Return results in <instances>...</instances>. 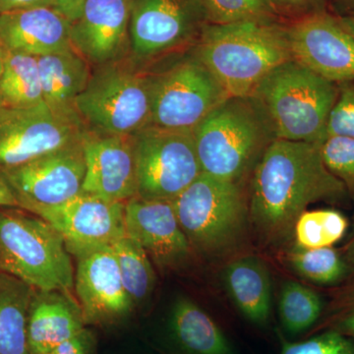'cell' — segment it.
<instances>
[{"instance_id": "1", "label": "cell", "mask_w": 354, "mask_h": 354, "mask_svg": "<svg viewBox=\"0 0 354 354\" xmlns=\"http://www.w3.org/2000/svg\"><path fill=\"white\" fill-rule=\"evenodd\" d=\"M321 146L276 140L254 169L248 181L249 221L262 245L288 244L297 218L310 205L348 197L344 184L326 167Z\"/></svg>"}, {"instance_id": "2", "label": "cell", "mask_w": 354, "mask_h": 354, "mask_svg": "<svg viewBox=\"0 0 354 354\" xmlns=\"http://www.w3.org/2000/svg\"><path fill=\"white\" fill-rule=\"evenodd\" d=\"M202 174L248 184L276 140V128L255 95L228 97L192 130Z\"/></svg>"}, {"instance_id": "3", "label": "cell", "mask_w": 354, "mask_h": 354, "mask_svg": "<svg viewBox=\"0 0 354 354\" xmlns=\"http://www.w3.org/2000/svg\"><path fill=\"white\" fill-rule=\"evenodd\" d=\"M193 50L228 97L252 95L272 71L293 59L281 21L208 24Z\"/></svg>"}, {"instance_id": "4", "label": "cell", "mask_w": 354, "mask_h": 354, "mask_svg": "<svg viewBox=\"0 0 354 354\" xmlns=\"http://www.w3.org/2000/svg\"><path fill=\"white\" fill-rule=\"evenodd\" d=\"M171 203L192 249L211 257L234 252L250 228L248 184L201 174Z\"/></svg>"}, {"instance_id": "5", "label": "cell", "mask_w": 354, "mask_h": 354, "mask_svg": "<svg viewBox=\"0 0 354 354\" xmlns=\"http://www.w3.org/2000/svg\"><path fill=\"white\" fill-rule=\"evenodd\" d=\"M252 95L271 116L278 139L323 143L339 85L291 59L266 77Z\"/></svg>"}, {"instance_id": "6", "label": "cell", "mask_w": 354, "mask_h": 354, "mask_svg": "<svg viewBox=\"0 0 354 354\" xmlns=\"http://www.w3.org/2000/svg\"><path fill=\"white\" fill-rule=\"evenodd\" d=\"M0 272L39 291H70L73 266L64 239L43 218L0 209Z\"/></svg>"}, {"instance_id": "7", "label": "cell", "mask_w": 354, "mask_h": 354, "mask_svg": "<svg viewBox=\"0 0 354 354\" xmlns=\"http://www.w3.org/2000/svg\"><path fill=\"white\" fill-rule=\"evenodd\" d=\"M76 111L88 131L132 136L151 125L150 74L122 59L100 65L79 95Z\"/></svg>"}, {"instance_id": "8", "label": "cell", "mask_w": 354, "mask_h": 354, "mask_svg": "<svg viewBox=\"0 0 354 354\" xmlns=\"http://www.w3.org/2000/svg\"><path fill=\"white\" fill-rule=\"evenodd\" d=\"M149 74L151 125L155 127L192 131L228 97L193 48L165 69Z\"/></svg>"}, {"instance_id": "9", "label": "cell", "mask_w": 354, "mask_h": 354, "mask_svg": "<svg viewBox=\"0 0 354 354\" xmlns=\"http://www.w3.org/2000/svg\"><path fill=\"white\" fill-rule=\"evenodd\" d=\"M137 195L172 202L202 174L189 130L148 125L131 136Z\"/></svg>"}, {"instance_id": "10", "label": "cell", "mask_w": 354, "mask_h": 354, "mask_svg": "<svg viewBox=\"0 0 354 354\" xmlns=\"http://www.w3.org/2000/svg\"><path fill=\"white\" fill-rule=\"evenodd\" d=\"M209 24L201 0H130V50L152 62L194 48Z\"/></svg>"}, {"instance_id": "11", "label": "cell", "mask_w": 354, "mask_h": 354, "mask_svg": "<svg viewBox=\"0 0 354 354\" xmlns=\"http://www.w3.org/2000/svg\"><path fill=\"white\" fill-rule=\"evenodd\" d=\"M55 228L77 260L111 247L127 236L125 203L111 202L81 192L53 207L30 209Z\"/></svg>"}, {"instance_id": "12", "label": "cell", "mask_w": 354, "mask_h": 354, "mask_svg": "<svg viewBox=\"0 0 354 354\" xmlns=\"http://www.w3.org/2000/svg\"><path fill=\"white\" fill-rule=\"evenodd\" d=\"M84 131L82 123L57 115L46 104L0 106V171L77 143Z\"/></svg>"}, {"instance_id": "13", "label": "cell", "mask_w": 354, "mask_h": 354, "mask_svg": "<svg viewBox=\"0 0 354 354\" xmlns=\"http://www.w3.org/2000/svg\"><path fill=\"white\" fill-rule=\"evenodd\" d=\"M86 164L82 140L18 167L2 169L19 208L53 207L82 192Z\"/></svg>"}, {"instance_id": "14", "label": "cell", "mask_w": 354, "mask_h": 354, "mask_svg": "<svg viewBox=\"0 0 354 354\" xmlns=\"http://www.w3.org/2000/svg\"><path fill=\"white\" fill-rule=\"evenodd\" d=\"M293 60L330 82L354 81V39L323 10L285 23Z\"/></svg>"}, {"instance_id": "15", "label": "cell", "mask_w": 354, "mask_h": 354, "mask_svg": "<svg viewBox=\"0 0 354 354\" xmlns=\"http://www.w3.org/2000/svg\"><path fill=\"white\" fill-rule=\"evenodd\" d=\"M86 172L82 192L111 202L137 195L131 136L104 135L85 129L82 137Z\"/></svg>"}, {"instance_id": "16", "label": "cell", "mask_w": 354, "mask_h": 354, "mask_svg": "<svg viewBox=\"0 0 354 354\" xmlns=\"http://www.w3.org/2000/svg\"><path fill=\"white\" fill-rule=\"evenodd\" d=\"M74 286L86 326L120 322L135 307L123 286L111 247L78 260Z\"/></svg>"}, {"instance_id": "17", "label": "cell", "mask_w": 354, "mask_h": 354, "mask_svg": "<svg viewBox=\"0 0 354 354\" xmlns=\"http://www.w3.org/2000/svg\"><path fill=\"white\" fill-rule=\"evenodd\" d=\"M125 230L162 269L178 267L190 257L192 247L171 202L132 197L125 202Z\"/></svg>"}, {"instance_id": "18", "label": "cell", "mask_w": 354, "mask_h": 354, "mask_svg": "<svg viewBox=\"0 0 354 354\" xmlns=\"http://www.w3.org/2000/svg\"><path fill=\"white\" fill-rule=\"evenodd\" d=\"M130 0H86L70 26L74 50L100 66L122 59L130 48Z\"/></svg>"}, {"instance_id": "19", "label": "cell", "mask_w": 354, "mask_h": 354, "mask_svg": "<svg viewBox=\"0 0 354 354\" xmlns=\"http://www.w3.org/2000/svg\"><path fill=\"white\" fill-rule=\"evenodd\" d=\"M69 22L53 7L0 14V46L6 53L39 57L73 48Z\"/></svg>"}, {"instance_id": "20", "label": "cell", "mask_w": 354, "mask_h": 354, "mask_svg": "<svg viewBox=\"0 0 354 354\" xmlns=\"http://www.w3.org/2000/svg\"><path fill=\"white\" fill-rule=\"evenodd\" d=\"M85 327L80 305L69 291L36 290L28 313V351L48 354Z\"/></svg>"}, {"instance_id": "21", "label": "cell", "mask_w": 354, "mask_h": 354, "mask_svg": "<svg viewBox=\"0 0 354 354\" xmlns=\"http://www.w3.org/2000/svg\"><path fill=\"white\" fill-rule=\"evenodd\" d=\"M37 58L44 104L57 115L82 123L76 101L92 74L90 64L73 48Z\"/></svg>"}, {"instance_id": "22", "label": "cell", "mask_w": 354, "mask_h": 354, "mask_svg": "<svg viewBox=\"0 0 354 354\" xmlns=\"http://www.w3.org/2000/svg\"><path fill=\"white\" fill-rule=\"evenodd\" d=\"M223 283L242 315L256 325L269 321L272 283L264 261L254 255L234 258L223 271Z\"/></svg>"}, {"instance_id": "23", "label": "cell", "mask_w": 354, "mask_h": 354, "mask_svg": "<svg viewBox=\"0 0 354 354\" xmlns=\"http://www.w3.org/2000/svg\"><path fill=\"white\" fill-rule=\"evenodd\" d=\"M169 326L177 344L187 354H234L215 321L188 298L174 304Z\"/></svg>"}, {"instance_id": "24", "label": "cell", "mask_w": 354, "mask_h": 354, "mask_svg": "<svg viewBox=\"0 0 354 354\" xmlns=\"http://www.w3.org/2000/svg\"><path fill=\"white\" fill-rule=\"evenodd\" d=\"M36 290L0 272V354H29L27 321Z\"/></svg>"}, {"instance_id": "25", "label": "cell", "mask_w": 354, "mask_h": 354, "mask_svg": "<svg viewBox=\"0 0 354 354\" xmlns=\"http://www.w3.org/2000/svg\"><path fill=\"white\" fill-rule=\"evenodd\" d=\"M44 104L38 58L20 53H6L0 76V104L32 108Z\"/></svg>"}, {"instance_id": "26", "label": "cell", "mask_w": 354, "mask_h": 354, "mask_svg": "<svg viewBox=\"0 0 354 354\" xmlns=\"http://www.w3.org/2000/svg\"><path fill=\"white\" fill-rule=\"evenodd\" d=\"M113 251L118 260L121 279L134 306L149 299L156 286V274L150 257L128 236L115 242Z\"/></svg>"}, {"instance_id": "27", "label": "cell", "mask_w": 354, "mask_h": 354, "mask_svg": "<svg viewBox=\"0 0 354 354\" xmlns=\"http://www.w3.org/2000/svg\"><path fill=\"white\" fill-rule=\"evenodd\" d=\"M286 262L301 278L319 286L341 283L351 272V265L333 247L288 251Z\"/></svg>"}, {"instance_id": "28", "label": "cell", "mask_w": 354, "mask_h": 354, "mask_svg": "<svg viewBox=\"0 0 354 354\" xmlns=\"http://www.w3.org/2000/svg\"><path fill=\"white\" fill-rule=\"evenodd\" d=\"M348 221L341 212L332 209L305 211L293 228L295 249L332 247L348 230Z\"/></svg>"}, {"instance_id": "29", "label": "cell", "mask_w": 354, "mask_h": 354, "mask_svg": "<svg viewBox=\"0 0 354 354\" xmlns=\"http://www.w3.org/2000/svg\"><path fill=\"white\" fill-rule=\"evenodd\" d=\"M323 304L315 291L297 283L286 281L279 292V318L286 330L297 335L309 329L322 313Z\"/></svg>"}, {"instance_id": "30", "label": "cell", "mask_w": 354, "mask_h": 354, "mask_svg": "<svg viewBox=\"0 0 354 354\" xmlns=\"http://www.w3.org/2000/svg\"><path fill=\"white\" fill-rule=\"evenodd\" d=\"M209 24L281 21L269 0H201ZM283 22V21H281Z\"/></svg>"}, {"instance_id": "31", "label": "cell", "mask_w": 354, "mask_h": 354, "mask_svg": "<svg viewBox=\"0 0 354 354\" xmlns=\"http://www.w3.org/2000/svg\"><path fill=\"white\" fill-rule=\"evenodd\" d=\"M321 150L326 167L344 184L348 196L354 202V139L327 137Z\"/></svg>"}, {"instance_id": "32", "label": "cell", "mask_w": 354, "mask_h": 354, "mask_svg": "<svg viewBox=\"0 0 354 354\" xmlns=\"http://www.w3.org/2000/svg\"><path fill=\"white\" fill-rule=\"evenodd\" d=\"M279 354H354V339L332 330L305 342H283Z\"/></svg>"}, {"instance_id": "33", "label": "cell", "mask_w": 354, "mask_h": 354, "mask_svg": "<svg viewBox=\"0 0 354 354\" xmlns=\"http://www.w3.org/2000/svg\"><path fill=\"white\" fill-rule=\"evenodd\" d=\"M330 136L354 139V81L339 85V95L326 129V138Z\"/></svg>"}, {"instance_id": "34", "label": "cell", "mask_w": 354, "mask_h": 354, "mask_svg": "<svg viewBox=\"0 0 354 354\" xmlns=\"http://www.w3.org/2000/svg\"><path fill=\"white\" fill-rule=\"evenodd\" d=\"M279 19L283 23L301 19L310 14L327 10L329 0H269Z\"/></svg>"}, {"instance_id": "35", "label": "cell", "mask_w": 354, "mask_h": 354, "mask_svg": "<svg viewBox=\"0 0 354 354\" xmlns=\"http://www.w3.org/2000/svg\"><path fill=\"white\" fill-rule=\"evenodd\" d=\"M48 354H97V337L85 327Z\"/></svg>"}, {"instance_id": "36", "label": "cell", "mask_w": 354, "mask_h": 354, "mask_svg": "<svg viewBox=\"0 0 354 354\" xmlns=\"http://www.w3.org/2000/svg\"><path fill=\"white\" fill-rule=\"evenodd\" d=\"M334 330L354 339V290L344 298L335 320Z\"/></svg>"}, {"instance_id": "37", "label": "cell", "mask_w": 354, "mask_h": 354, "mask_svg": "<svg viewBox=\"0 0 354 354\" xmlns=\"http://www.w3.org/2000/svg\"><path fill=\"white\" fill-rule=\"evenodd\" d=\"M86 0H53V8L70 23L75 22L82 14Z\"/></svg>"}, {"instance_id": "38", "label": "cell", "mask_w": 354, "mask_h": 354, "mask_svg": "<svg viewBox=\"0 0 354 354\" xmlns=\"http://www.w3.org/2000/svg\"><path fill=\"white\" fill-rule=\"evenodd\" d=\"M37 7H53V0H0V14Z\"/></svg>"}, {"instance_id": "39", "label": "cell", "mask_w": 354, "mask_h": 354, "mask_svg": "<svg viewBox=\"0 0 354 354\" xmlns=\"http://www.w3.org/2000/svg\"><path fill=\"white\" fill-rule=\"evenodd\" d=\"M9 207H19L17 199L9 184L0 174V209Z\"/></svg>"}, {"instance_id": "40", "label": "cell", "mask_w": 354, "mask_h": 354, "mask_svg": "<svg viewBox=\"0 0 354 354\" xmlns=\"http://www.w3.org/2000/svg\"><path fill=\"white\" fill-rule=\"evenodd\" d=\"M341 23L344 29L354 39V13L346 14V15H335Z\"/></svg>"}, {"instance_id": "41", "label": "cell", "mask_w": 354, "mask_h": 354, "mask_svg": "<svg viewBox=\"0 0 354 354\" xmlns=\"http://www.w3.org/2000/svg\"><path fill=\"white\" fill-rule=\"evenodd\" d=\"M344 259L348 263L351 267L354 268V234L351 239H349L348 244L344 247Z\"/></svg>"}, {"instance_id": "42", "label": "cell", "mask_w": 354, "mask_h": 354, "mask_svg": "<svg viewBox=\"0 0 354 354\" xmlns=\"http://www.w3.org/2000/svg\"><path fill=\"white\" fill-rule=\"evenodd\" d=\"M337 1H339L342 4H344V9L346 10V12L342 14V15H346V14L349 13H354V0H337Z\"/></svg>"}, {"instance_id": "43", "label": "cell", "mask_w": 354, "mask_h": 354, "mask_svg": "<svg viewBox=\"0 0 354 354\" xmlns=\"http://www.w3.org/2000/svg\"><path fill=\"white\" fill-rule=\"evenodd\" d=\"M4 57H6V50L0 46V76H1L2 70H3Z\"/></svg>"}]
</instances>
